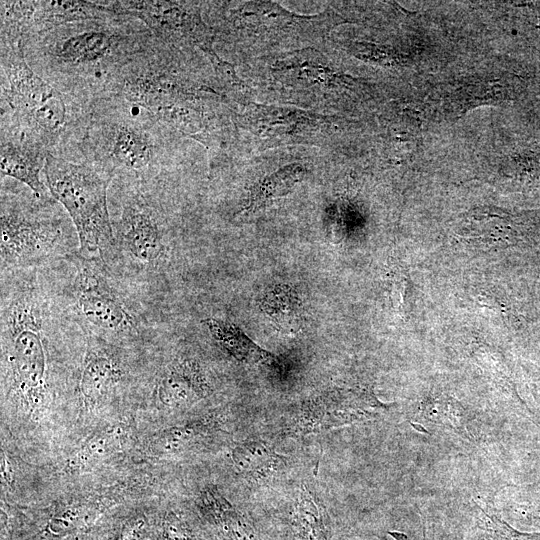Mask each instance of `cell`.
Here are the masks:
<instances>
[{"mask_svg":"<svg viewBox=\"0 0 540 540\" xmlns=\"http://www.w3.org/2000/svg\"><path fill=\"white\" fill-rule=\"evenodd\" d=\"M121 369L110 356L91 352L85 361L80 390L88 405L100 401L120 380Z\"/></svg>","mask_w":540,"mask_h":540,"instance_id":"obj_13","label":"cell"},{"mask_svg":"<svg viewBox=\"0 0 540 540\" xmlns=\"http://www.w3.org/2000/svg\"><path fill=\"white\" fill-rule=\"evenodd\" d=\"M511 218L496 208H478L467 216L461 237L475 244L496 247L507 244L513 236Z\"/></svg>","mask_w":540,"mask_h":540,"instance_id":"obj_12","label":"cell"},{"mask_svg":"<svg viewBox=\"0 0 540 540\" xmlns=\"http://www.w3.org/2000/svg\"><path fill=\"white\" fill-rule=\"evenodd\" d=\"M237 470L253 479H264L277 471L283 459L269 445L261 441H248L232 452Z\"/></svg>","mask_w":540,"mask_h":540,"instance_id":"obj_16","label":"cell"},{"mask_svg":"<svg viewBox=\"0 0 540 540\" xmlns=\"http://www.w3.org/2000/svg\"><path fill=\"white\" fill-rule=\"evenodd\" d=\"M76 309L91 325L119 331L133 326L122 300L94 268L83 267L76 278Z\"/></svg>","mask_w":540,"mask_h":540,"instance_id":"obj_8","label":"cell"},{"mask_svg":"<svg viewBox=\"0 0 540 540\" xmlns=\"http://www.w3.org/2000/svg\"><path fill=\"white\" fill-rule=\"evenodd\" d=\"M153 40L142 21L115 13L41 30L25 37L21 47L27 63L42 79L92 104Z\"/></svg>","mask_w":540,"mask_h":540,"instance_id":"obj_1","label":"cell"},{"mask_svg":"<svg viewBox=\"0 0 540 540\" xmlns=\"http://www.w3.org/2000/svg\"><path fill=\"white\" fill-rule=\"evenodd\" d=\"M115 14L105 1H35L33 33L51 27ZM31 35V34H30Z\"/></svg>","mask_w":540,"mask_h":540,"instance_id":"obj_11","label":"cell"},{"mask_svg":"<svg viewBox=\"0 0 540 540\" xmlns=\"http://www.w3.org/2000/svg\"><path fill=\"white\" fill-rule=\"evenodd\" d=\"M43 174L51 196L74 225L83 257L103 258L115 243L108 208V188L113 179L84 160L52 155L47 156Z\"/></svg>","mask_w":540,"mask_h":540,"instance_id":"obj_6","label":"cell"},{"mask_svg":"<svg viewBox=\"0 0 540 540\" xmlns=\"http://www.w3.org/2000/svg\"><path fill=\"white\" fill-rule=\"evenodd\" d=\"M181 136L148 109L108 96L92 103L82 160L114 179H162Z\"/></svg>","mask_w":540,"mask_h":540,"instance_id":"obj_3","label":"cell"},{"mask_svg":"<svg viewBox=\"0 0 540 540\" xmlns=\"http://www.w3.org/2000/svg\"><path fill=\"white\" fill-rule=\"evenodd\" d=\"M294 526L300 540H327L325 509L308 491L300 494L294 512Z\"/></svg>","mask_w":540,"mask_h":540,"instance_id":"obj_19","label":"cell"},{"mask_svg":"<svg viewBox=\"0 0 540 540\" xmlns=\"http://www.w3.org/2000/svg\"><path fill=\"white\" fill-rule=\"evenodd\" d=\"M261 306L279 331L294 334L301 329L302 303L291 287L279 285L269 290L262 297Z\"/></svg>","mask_w":540,"mask_h":540,"instance_id":"obj_14","label":"cell"},{"mask_svg":"<svg viewBox=\"0 0 540 540\" xmlns=\"http://www.w3.org/2000/svg\"><path fill=\"white\" fill-rule=\"evenodd\" d=\"M0 51V135L31 141L57 158L81 161L92 104L42 79L21 47Z\"/></svg>","mask_w":540,"mask_h":540,"instance_id":"obj_2","label":"cell"},{"mask_svg":"<svg viewBox=\"0 0 540 540\" xmlns=\"http://www.w3.org/2000/svg\"><path fill=\"white\" fill-rule=\"evenodd\" d=\"M49 311L33 280L2 286L1 340L12 386L27 402L36 404L47 388V331Z\"/></svg>","mask_w":540,"mask_h":540,"instance_id":"obj_4","label":"cell"},{"mask_svg":"<svg viewBox=\"0 0 540 540\" xmlns=\"http://www.w3.org/2000/svg\"><path fill=\"white\" fill-rule=\"evenodd\" d=\"M1 268L31 266L67 244L74 225L53 198H38L26 185L1 179Z\"/></svg>","mask_w":540,"mask_h":540,"instance_id":"obj_5","label":"cell"},{"mask_svg":"<svg viewBox=\"0 0 540 540\" xmlns=\"http://www.w3.org/2000/svg\"><path fill=\"white\" fill-rule=\"evenodd\" d=\"M512 83L503 78H485L467 83L458 88L451 96L453 111L459 114L485 104L498 103L511 97Z\"/></svg>","mask_w":540,"mask_h":540,"instance_id":"obj_15","label":"cell"},{"mask_svg":"<svg viewBox=\"0 0 540 540\" xmlns=\"http://www.w3.org/2000/svg\"><path fill=\"white\" fill-rule=\"evenodd\" d=\"M47 156L43 148L31 141L0 135L1 179L18 181L41 199L53 198L41 178Z\"/></svg>","mask_w":540,"mask_h":540,"instance_id":"obj_9","label":"cell"},{"mask_svg":"<svg viewBox=\"0 0 540 540\" xmlns=\"http://www.w3.org/2000/svg\"><path fill=\"white\" fill-rule=\"evenodd\" d=\"M286 178L287 175L285 173L282 175L278 174L258 185L251 194L250 206L259 205L275 195L286 193V189L292 184V181H288Z\"/></svg>","mask_w":540,"mask_h":540,"instance_id":"obj_24","label":"cell"},{"mask_svg":"<svg viewBox=\"0 0 540 540\" xmlns=\"http://www.w3.org/2000/svg\"><path fill=\"white\" fill-rule=\"evenodd\" d=\"M198 433L192 426L173 427L155 435L149 448L154 453L161 454L181 451L196 439Z\"/></svg>","mask_w":540,"mask_h":540,"instance_id":"obj_22","label":"cell"},{"mask_svg":"<svg viewBox=\"0 0 540 540\" xmlns=\"http://www.w3.org/2000/svg\"><path fill=\"white\" fill-rule=\"evenodd\" d=\"M35 1L0 2V43L21 44L22 40L32 34L34 29Z\"/></svg>","mask_w":540,"mask_h":540,"instance_id":"obj_17","label":"cell"},{"mask_svg":"<svg viewBox=\"0 0 540 540\" xmlns=\"http://www.w3.org/2000/svg\"><path fill=\"white\" fill-rule=\"evenodd\" d=\"M214 519L223 525L229 540H259L253 527L229 503L222 507Z\"/></svg>","mask_w":540,"mask_h":540,"instance_id":"obj_23","label":"cell"},{"mask_svg":"<svg viewBox=\"0 0 540 540\" xmlns=\"http://www.w3.org/2000/svg\"><path fill=\"white\" fill-rule=\"evenodd\" d=\"M383 540H387L386 538H384Z\"/></svg>","mask_w":540,"mask_h":540,"instance_id":"obj_27","label":"cell"},{"mask_svg":"<svg viewBox=\"0 0 540 540\" xmlns=\"http://www.w3.org/2000/svg\"><path fill=\"white\" fill-rule=\"evenodd\" d=\"M144 528L141 518H136L125 524L118 540H139Z\"/></svg>","mask_w":540,"mask_h":540,"instance_id":"obj_26","label":"cell"},{"mask_svg":"<svg viewBox=\"0 0 540 540\" xmlns=\"http://www.w3.org/2000/svg\"><path fill=\"white\" fill-rule=\"evenodd\" d=\"M203 323L212 337L237 358L252 361L270 359V354L257 347L234 324L216 318L205 319Z\"/></svg>","mask_w":540,"mask_h":540,"instance_id":"obj_18","label":"cell"},{"mask_svg":"<svg viewBox=\"0 0 540 540\" xmlns=\"http://www.w3.org/2000/svg\"><path fill=\"white\" fill-rule=\"evenodd\" d=\"M123 435L124 431L119 427H109L95 433L77 452L71 465L83 468L108 457L120 446Z\"/></svg>","mask_w":540,"mask_h":540,"instance_id":"obj_20","label":"cell"},{"mask_svg":"<svg viewBox=\"0 0 540 540\" xmlns=\"http://www.w3.org/2000/svg\"><path fill=\"white\" fill-rule=\"evenodd\" d=\"M164 536L166 540H192L188 530L175 518L165 523Z\"/></svg>","mask_w":540,"mask_h":540,"instance_id":"obj_25","label":"cell"},{"mask_svg":"<svg viewBox=\"0 0 540 540\" xmlns=\"http://www.w3.org/2000/svg\"><path fill=\"white\" fill-rule=\"evenodd\" d=\"M118 14L142 21L160 42L186 51L211 52L212 31L200 17L196 2L160 0L107 1Z\"/></svg>","mask_w":540,"mask_h":540,"instance_id":"obj_7","label":"cell"},{"mask_svg":"<svg viewBox=\"0 0 540 540\" xmlns=\"http://www.w3.org/2000/svg\"><path fill=\"white\" fill-rule=\"evenodd\" d=\"M206 378L197 363L182 360L174 363L158 385L160 401L169 407L189 406L209 393Z\"/></svg>","mask_w":540,"mask_h":540,"instance_id":"obj_10","label":"cell"},{"mask_svg":"<svg viewBox=\"0 0 540 540\" xmlns=\"http://www.w3.org/2000/svg\"><path fill=\"white\" fill-rule=\"evenodd\" d=\"M422 416L434 423L444 425L457 433L466 431V417L462 406L454 399L444 396L428 397L421 404Z\"/></svg>","mask_w":540,"mask_h":540,"instance_id":"obj_21","label":"cell"}]
</instances>
